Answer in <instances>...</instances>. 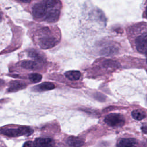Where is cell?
Here are the masks:
<instances>
[{"label": "cell", "instance_id": "obj_14", "mask_svg": "<svg viewBox=\"0 0 147 147\" xmlns=\"http://www.w3.org/2000/svg\"><path fill=\"white\" fill-rule=\"evenodd\" d=\"M131 115L133 118L136 120H141L146 117L145 114L143 111L138 110H133L131 113Z\"/></svg>", "mask_w": 147, "mask_h": 147}, {"label": "cell", "instance_id": "obj_21", "mask_svg": "<svg viewBox=\"0 0 147 147\" xmlns=\"http://www.w3.org/2000/svg\"><path fill=\"white\" fill-rule=\"evenodd\" d=\"M1 82H2V81H1V80H0V83H1Z\"/></svg>", "mask_w": 147, "mask_h": 147}, {"label": "cell", "instance_id": "obj_3", "mask_svg": "<svg viewBox=\"0 0 147 147\" xmlns=\"http://www.w3.org/2000/svg\"><path fill=\"white\" fill-rule=\"evenodd\" d=\"M105 122L111 127L122 126L125 123V118L120 114L112 113L107 115L105 118Z\"/></svg>", "mask_w": 147, "mask_h": 147}, {"label": "cell", "instance_id": "obj_20", "mask_svg": "<svg viewBox=\"0 0 147 147\" xmlns=\"http://www.w3.org/2000/svg\"><path fill=\"white\" fill-rule=\"evenodd\" d=\"M145 54H146V57H147V52H146Z\"/></svg>", "mask_w": 147, "mask_h": 147}, {"label": "cell", "instance_id": "obj_4", "mask_svg": "<svg viewBox=\"0 0 147 147\" xmlns=\"http://www.w3.org/2000/svg\"><path fill=\"white\" fill-rule=\"evenodd\" d=\"M134 44L138 52L146 53L147 52V32L138 36L135 40Z\"/></svg>", "mask_w": 147, "mask_h": 147}, {"label": "cell", "instance_id": "obj_7", "mask_svg": "<svg viewBox=\"0 0 147 147\" xmlns=\"http://www.w3.org/2000/svg\"><path fill=\"white\" fill-rule=\"evenodd\" d=\"M59 15L60 11L58 9L55 8L49 9L45 17V20L50 22H55L58 20Z\"/></svg>", "mask_w": 147, "mask_h": 147}, {"label": "cell", "instance_id": "obj_5", "mask_svg": "<svg viewBox=\"0 0 147 147\" xmlns=\"http://www.w3.org/2000/svg\"><path fill=\"white\" fill-rule=\"evenodd\" d=\"M47 7L44 2H40L36 3L32 9V12L34 17L36 18H42L47 14Z\"/></svg>", "mask_w": 147, "mask_h": 147}, {"label": "cell", "instance_id": "obj_18", "mask_svg": "<svg viewBox=\"0 0 147 147\" xmlns=\"http://www.w3.org/2000/svg\"><path fill=\"white\" fill-rule=\"evenodd\" d=\"M141 129L142 130V131L145 133H147V126H142L141 127Z\"/></svg>", "mask_w": 147, "mask_h": 147}, {"label": "cell", "instance_id": "obj_2", "mask_svg": "<svg viewBox=\"0 0 147 147\" xmlns=\"http://www.w3.org/2000/svg\"><path fill=\"white\" fill-rule=\"evenodd\" d=\"M33 132V130L26 126H22L18 128H8L2 129L1 133L10 137H17L20 136H29Z\"/></svg>", "mask_w": 147, "mask_h": 147}, {"label": "cell", "instance_id": "obj_12", "mask_svg": "<svg viewBox=\"0 0 147 147\" xmlns=\"http://www.w3.org/2000/svg\"><path fill=\"white\" fill-rule=\"evenodd\" d=\"M21 65L22 67H23L25 69H34L35 68H36L37 64L33 61L25 60V61H23L21 62Z\"/></svg>", "mask_w": 147, "mask_h": 147}, {"label": "cell", "instance_id": "obj_6", "mask_svg": "<svg viewBox=\"0 0 147 147\" xmlns=\"http://www.w3.org/2000/svg\"><path fill=\"white\" fill-rule=\"evenodd\" d=\"M34 147H53L54 142L49 138H37L34 142Z\"/></svg>", "mask_w": 147, "mask_h": 147}, {"label": "cell", "instance_id": "obj_13", "mask_svg": "<svg viewBox=\"0 0 147 147\" xmlns=\"http://www.w3.org/2000/svg\"><path fill=\"white\" fill-rule=\"evenodd\" d=\"M40 91L51 90L55 88V85L51 82H44L37 86Z\"/></svg>", "mask_w": 147, "mask_h": 147}, {"label": "cell", "instance_id": "obj_15", "mask_svg": "<svg viewBox=\"0 0 147 147\" xmlns=\"http://www.w3.org/2000/svg\"><path fill=\"white\" fill-rule=\"evenodd\" d=\"M30 80L33 83H38L42 79V75L39 74H31L29 77Z\"/></svg>", "mask_w": 147, "mask_h": 147}, {"label": "cell", "instance_id": "obj_10", "mask_svg": "<svg viewBox=\"0 0 147 147\" xmlns=\"http://www.w3.org/2000/svg\"><path fill=\"white\" fill-rule=\"evenodd\" d=\"M25 86L26 84L24 82L20 81H14L11 82L9 91L11 92L16 91L20 89L24 88V87H25Z\"/></svg>", "mask_w": 147, "mask_h": 147}, {"label": "cell", "instance_id": "obj_9", "mask_svg": "<svg viewBox=\"0 0 147 147\" xmlns=\"http://www.w3.org/2000/svg\"><path fill=\"white\" fill-rule=\"evenodd\" d=\"M67 143L71 147H80L83 145L84 142L78 137L71 136L68 138Z\"/></svg>", "mask_w": 147, "mask_h": 147}, {"label": "cell", "instance_id": "obj_8", "mask_svg": "<svg viewBox=\"0 0 147 147\" xmlns=\"http://www.w3.org/2000/svg\"><path fill=\"white\" fill-rule=\"evenodd\" d=\"M137 141L132 138L121 139L117 144L118 147H137Z\"/></svg>", "mask_w": 147, "mask_h": 147}, {"label": "cell", "instance_id": "obj_19", "mask_svg": "<svg viewBox=\"0 0 147 147\" xmlns=\"http://www.w3.org/2000/svg\"><path fill=\"white\" fill-rule=\"evenodd\" d=\"M145 14H146V17H147V7H146V10H145Z\"/></svg>", "mask_w": 147, "mask_h": 147}, {"label": "cell", "instance_id": "obj_17", "mask_svg": "<svg viewBox=\"0 0 147 147\" xmlns=\"http://www.w3.org/2000/svg\"><path fill=\"white\" fill-rule=\"evenodd\" d=\"M34 144L32 141H26L24 144L23 147H34Z\"/></svg>", "mask_w": 147, "mask_h": 147}, {"label": "cell", "instance_id": "obj_11", "mask_svg": "<svg viewBox=\"0 0 147 147\" xmlns=\"http://www.w3.org/2000/svg\"><path fill=\"white\" fill-rule=\"evenodd\" d=\"M65 76L70 80H77L81 76V73L78 71H69L65 72Z\"/></svg>", "mask_w": 147, "mask_h": 147}, {"label": "cell", "instance_id": "obj_16", "mask_svg": "<svg viewBox=\"0 0 147 147\" xmlns=\"http://www.w3.org/2000/svg\"><path fill=\"white\" fill-rule=\"evenodd\" d=\"M29 55L30 57L34 58V59H36L37 61H43V58L40 55V54H38L37 52H36L34 51H30L29 52Z\"/></svg>", "mask_w": 147, "mask_h": 147}, {"label": "cell", "instance_id": "obj_1", "mask_svg": "<svg viewBox=\"0 0 147 147\" xmlns=\"http://www.w3.org/2000/svg\"><path fill=\"white\" fill-rule=\"evenodd\" d=\"M38 43L42 48L47 49L53 47L57 42V40L51 36L48 28H44L40 32Z\"/></svg>", "mask_w": 147, "mask_h": 147}]
</instances>
